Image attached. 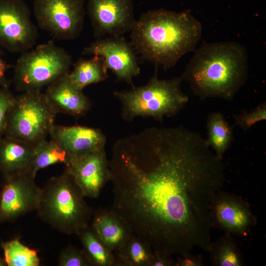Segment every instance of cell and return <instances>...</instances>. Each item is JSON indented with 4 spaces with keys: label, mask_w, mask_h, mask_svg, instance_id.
Instances as JSON below:
<instances>
[{
    "label": "cell",
    "mask_w": 266,
    "mask_h": 266,
    "mask_svg": "<svg viewBox=\"0 0 266 266\" xmlns=\"http://www.w3.org/2000/svg\"><path fill=\"white\" fill-rule=\"evenodd\" d=\"M109 169L110 209L154 252L208 250L210 210L225 183V166L200 133L153 127L120 138Z\"/></svg>",
    "instance_id": "6da1fadb"
},
{
    "label": "cell",
    "mask_w": 266,
    "mask_h": 266,
    "mask_svg": "<svg viewBox=\"0 0 266 266\" xmlns=\"http://www.w3.org/2000/svg\"><path fill=\"white\" fill-rule=\"evenodd\" d=\"M131 32L130 43L136 53L157 66L168 69L195 50L202 25L188 10L175 12L158 9L141 15Z\"/></svg>",
    "instance_id": "7a4b0ae2"
},
{
    "label": "cell",
    "mask_w": 266,
    "mask_h": 266,
    "mask_svg": "<svg viewBox=\"0 0 266 266\" xmlns=\"http://www.w3.org/2000/svg\"><path fill=\"white\" fill-rule=\"evenodd\" d=\"M244 47L232 41L203 42L194 51L181 75L200 100H233L248 78Z\"/></svg>",
    "instance_id": "3957f363"
},
{
    "label": "cell",
    "mask_w": 266,
    "mask_h": 266,
    "mask_svg": "<svg viewBox=\"0 0 266 266\" xmlns=\"http://www.w3.org/2000/svg\"><path fill=\"white\" fill-rule=\"evenodd\" d=\"M85 198L65 169L61 174L51 178L42 188L37 216L61 233L77 235L90 226L94 212Z\"/></svg>",
    "instance_id": "277c9868"
},
{
    "label": "cell",
    "mask_w": 266,
    "mask_h": 266,
    "mask_svg": "<svg viewBox=\"0 0 266 266\" xmlns=\"http://www.w3.org/2000/svg\"><path fill=\"white\" fill-rule=\"evenodd\" d=\"M181 76L160 79L157 69L145 85L130 90L115 91L113 95L121 102V117L131 122L138 117H152L162 122L165 117L177 114L189 101L181 89Z\"/></svg>",
    "instance_id": "5b68a950"
},
{
    "label": "cell",
    "mask_w": 266,
    "mask_h": 266,
    "mask_svg": "<svg viewBox=\"0 0 266 266\" xmlns=\"http://www.w3.org/2000/svg\"><path fill=\"white\" fill-rule=\"evenodd\" d=\"M56 114L40 90L23 92L14 97L4 134L34 145L50 135Z\"/></svg>",
    "instance_id": "8992f818"
},
{
    "label": "cell",
    "mask_w": 266,
    "mask_h": 266,
    "mask_svg": "<svg viewBox=\"0 0 266 266\" xmlns=\"http://www.w3.org/2000/svg\"><path fill=\"white\" fill-rule=\"evenodd\" d=\"M71 56L64 49L52 42L40 44L27 51L17 60L14 82L23 92L40 90L68 73Z\"/></svg>",
    "instance_id": "52a82bcc"
},
{
    "label": "cell",
    "mask_w": 266,
    "mask_h": 266,
    "mask_svg": "<svg viewBox=\"0 0 266 266\" xmlns=\"http://www.w3.org/2000/svg\"><path fill=\"white\" fill-rule=\"evenodd\" d=\"M33 9L39 27L57 39H73L82 31L84 0H34Z\"/></svg>",
    "instance_id": "ba28073f"
},
{
    "label": "cell",
    "mask_w": 266,
    "mask_h": 266,
    "mask_svg": "<svg viewBox=\"0 0 266 266\" xmlns=\"http://www.w3.org/2000/svg\"><path fill=\"white\" fill-rule=\"evenodd\" d=\"M37 37L31 11L23 0H0V44L13 52L32 48Z\"/></svg>",
    "instance_id": "9c48e42d"
},
{
    "label": "cell",
    "mask_w": 266,
    "mask_h": 266,
    "mask_svg": "<svg viewBox=\"0 0 266 266\" xmlns=\"http://www.w3.org/2000/svg\"><path fill=\"white\" fill-rule=\"evenodd\" d=\"M32 172L4 179L0 191V224L13 222L19 217L36 211L42 188L36 184Z\"/></svg>",
    "instance_id": "30bf717a"
},
{
    "label": "cell",
    "mask_w": 266,
    "mask_h": 266,
    "mask_svg": "<svg viewBox=\"0 0 266 266\" xmlns=\"http://www.w3.org/2000/svg\"><path fill=\"white\" fill-rule=\"evenodd\" d=\"M82 54L102 57L106 68L118 80L134 86L133 79L140 73V68L135 51L122 36L98 38L84 48Z\"/></svg>",
    "instance_id": "8fae6325"
},
{
    "label": "cell",
    "mask_w": 266,
    "mask_h": 266,
    "mask_svg": "<svg viewBox=\"0 0 266 266\" xmlns=\"http://www.w3.org/2000/svg\"><path fill=\"white\" fill-rule=\"evenodd\" d=\"M87 13L98 38L121 36L136 21L132 0H88Z\"/></svg>",
    "instance_id": "7c38bea8"
},
{
    "label": "cell",
    "mask_w": 266,
    "mask_h": 266,
    "mask_svg": "<svg viewBox=\"0 0 266 266\" xmlns=\"http://www.w3.org/2000/svg\"><path fill=\"white\" fill-rule=\"evenodd\" d=\"M210 216L212 228L239 236L247 235L256 223L245 200L221 190L212 201Z\"/></svg>",
    "instance_id": "4fadbf2b"
},
{
    "label": "cell",
    "mask_w": 266,
    "mask_h": 266,
    "mask_svg": "<svg viewBox=\"0 0 266 266\" xmlns=\"http://www.w3.org/2000/svg\"><path fill=\"white\" fill-rule=\"evenodd\" d=\"M65 169L85 197L98 198L110 181L109 161L105 148L71 159Z\"/></svg>",
    "instance_id": "5bb4252c"
},
{
    "label": "cell",
    "mask_w": 266,
    "mask_h": 266,
    "mask_svg": "<svg viewBox=\"0 0 266 266\" xmlns=\"http://www.w3.org/2000/svg\"><path fill=\"white\" fill-rule=\"evenodd\" d=\"M49 135L66 150L70 160L104 148L106 142L100 130L83 126L55 125Z\"/></svg>",
    "instance_id": "9a60e30c"
},
{
    "label": "cell",
    "mask_w": 266,
    "mask_h": 266,
    "mask_svg": "<svg viewBox=\"0 0 266 266\" xmlns=\"http://www.w3.org/2000/svg\"><path fill=\"white\" fill-rule=\"evenodd\" d=\"M67 74L47 86L45 97L56 113H62L79 118L90 110V99L68 80Z\"/></svg>",
    "instance_id": "2e32d148"
},
{
    "label": "cell",
    "mask_w": 266,
    "mask_h": 266,
    "mask_svg": "<svg viewBox=\"0 0 266 266\" xmlns=\"http://www.w3.org/2000/svg\"><path fill=\"white\" fill-rule=\"evenodd\" d=\"M92 218V228L113 253L121 251L133 233L126 221L110 209L99 208Z\"/></svg>",
    "instance_id": "e0dca14e"
},
{
    "label": "cell",
    "mask_w": 266,
    "mask_h": 266,
    "mask_svg": "<svg viewBox=\"0 0 266 266\" xmlns=\"http://www.w3.org/2000/svg\"><path fill=\"white\" fill-rule=\"evenodd\" d=\"M33 147L32 144L8 136L0 139V172L3 179L22 174L33 173Z\"/></svg>",
    "instance_id": "ac0fdd59"
},
{
    "label": "cell",
    "mask_w": 266,
    "mask_h": 266,
    "mask_svg": "<svg viewBox=\"0 0 266 266\" xmlns=\"http://www.w3.org/2000/svg\"><path fill=\"white\" fill-rule=\"evenodd\" d=\"M107 69L102 57L93 56L90 59H80L73 70L67 74L69 82L76 88L83 90L86 86L105 80Z\"/></svg>",
    "instance_id": "d6986e66"
},
{
    "label": "cell",
    "mask_w": 266,
    "mask_h": 266,
    "mask_svg": "<svg viewBox=\"0 0 266 266\" xmlns=\"http://www.w3.org/2000/svg\"><path fill=\"white\" fill-rule=\"evenodd\" d=\"M207 142L219 158L222 159L233 140V129L221 112L209 115L206 122Z\"/></svg>",
    "instance_id": "ffe728a7"
},
{
    "label": "cell",
    "mask_w": 266,
    "mask_h": 266,
    "mask_svg": "<svg viewBox=\"0 0 266 266\" xmlns=\"http://www.w3.org/2000/svg\"><path fill=\"white\" fill-rule=\"evenodd\" d=\"M77 235L91 266H116L114 253L105 245L90 225L80 231Z\"/></svg>",
    "instance_id": "44dd1931"
},
{
    "label": "cell",
    "mask_w": 266,
    "mask_h": 266,
    "mask_svg": "<svg viewBox=\"0 0 266 266\" xmlns=\"http://www.w3.org/2000/svg\"><path fill=\"white\" fill-rule=\"evenodd\" d=\"M212 265L215 266H242L244 260L233 234L225 233L210 244L207 251Z\"/></svg>",
    "instance_id": "7402d4cb"
},
{
    "label": "cell",
    "mask_w": 266,
    "mask_h": 266,
    "mask_svg": "<svg viewBox=\"0 0 266 266\" xmlns=\"http://www.w3.org/2000/svg\"><path fill=\"white\" fill-rule=\"evenodd\" d=\"M114 254L116 266H151L154 259L151 247L134 233L122 250Z\"/></svg>",
    "instance_id": "603a6c76"
},
{
    "label": "cell",
    "mask_w": 266,
    "mask_h": 266,
    "mask_svg": "<svg viewBox=\"0 0 266 266\" xmlns=\"http://www.w3.org/2000/svg\"><path fill=\"white\" fill-rule=\"evenodd\" d=\"M69 160L68 153L58 142L52 138L44 139L34 145L32 170L36 175L39 170L55 164L66 166Z\"/></svg>",
    "instance_id": "cb8c5ba5"
},
{
    "label": "cell",
    "mask_w": 266,
    "mask_h": 266,
    "mask_svg": "<svg viewBox=\"0 0 266 266\" xmlns=\"http://www.w3.org/2000/svg\"><path fill=\"white\" fill-rule=\"evenodd\" d=\"M3 260L7 266H38L40 261L37 252L24 245L18 238L2 242Z\"/></svg>",
    "instance_id": "d4e9b609"
},
{
    "label": "cell",
    "mask_w": 266,
    "mask_h": 266,
    "mask_svg": "<svg viewBox=\"0 0 266 266\" xmlns=\"http://www.w3.org/2000/svg\"><path fill=\"white\" fill-rule=\"evenodd\" d=\"M234 125L244 131L250 129L256 123L266 119V102H263L250 112L244 111L233 115Z\"/></svg>",
    "instance_id": "484cf974"
},
{
    "label": "cell",
    "mask_w": 266,
    "mask_h": 266,
    "mask_svg": "<svg viewBox=\"0 0 266 266\" xmlns=\"http://www.w3.org/2000/svg\"><path fill=\"white\" fill-rule=\"evenodd\" d=\"M59 266H91L82 250L69 244L63 249L58 260Z\"/></svg>",
    "instance_id": "4316f807"
},
{
    "label": "cell",
    "mask_w": 266,
    "mask_h": 266,
    "mask_svg": "<svg viewBox=\"0 0 266 266\" xmlns=\"http://www.w3.org/2000/svg\"><path fill=\"white\" fill-rule=\"evenodd\" d=\"M14 97L8 92L0 89V139L4 133L8 112Z\"/></svg>",
    "instance_id": "83f0119b"
},
{
    "label": "cell",
    "mask_w": 266,
    "mask_h": 266,
    "mask_svg": "<svg viewBox=\"0 0 266 266\" xmlns=\"http://www.w3.org/2000/svg\"><path fill=\"white\" fill-rule=\"evenodd\" d=\"M202 257L198 255H194L186 253L178 258L175 262V266H201L203 265Z\"/></svg>",
    "instance_id": "f1b7e54d"
},
{
    "label": "cell",
    "mask_w": 266,
    "mask_h": 266,
    "mask_svg": "<svg viewBox=\"0 0 266 266\" xmlns=\"http://www.w3.org/2000/svg\"><path fill=\"white\" fill-rule=\"evenodd\" d=\"M175 264V262L170 255L154 252V259L151 266H174Z\"/></svg>",
    "instance_id": "f546056e"
},
{
    "label": "cell",
    "mask_w": 266,
    "mask_h": 266,
    "mask_svg": "<svg viewBox=\"0 0 266 266\" xmlns=\"http://www.w3.org/2000/svg\"><path fill=\"white\" fill-rule=\"evenodd\" d=\"M6 66L0 56V84L5 83Z\"/></svg>",
    "instance_id": "4dcf8cb0"
},
{
    "label": "cell",
    "mask_w": 266,
    "mask_h": 266,
    "mask_svg": "<svg viewBox=\"0 0 266 266\" xmlns=\"http://www.w3.org/2000/svg\"><path fill=\"white\" fill-rule=\"evenodd\" d=\"M0 266H6V265L4 262L3 259L0 256Z\"/></svg>",
    "instance_id": "1f68e13d"
}]
</instances>
